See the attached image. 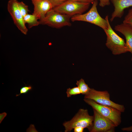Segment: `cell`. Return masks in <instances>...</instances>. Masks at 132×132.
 <instances>
[{"label":"cell","instance_id":"6da1fadb","mask_svg":"<svg viewBox=\"0 0 132 132\" xmlns=\"http://www.w3.org/2000/svg\"><path fill=\"white\" fill-rule=\"evenodd\" d=\"M105 18L108 23L107 28L104 30L107 36L106 46L115 55L128 52L124 40L112 29L109 22L108 16H106Z\"/></svg>","mask_w":132,"mask_h":132},{"label":"cell","instance_id":"7a4b0ae2","mask_svg":"<svg viewBox=\"0 0 132 132\" xmlns=\"http://www.w3.org/2000/svg\"><path fill=\"white\" fill-rule=\"evenodd\" d=\"M93 120V116L89 115L88 110L80 109L70 120L65 122L63 125L65 128V132H70L76 127L87 128L90 132Z\"/></svg>","mask_w":132,"mask_h":132},{"label":"cell","instance_id":"3957f363","mask_svg":"<svg viewBox=\"0 0 132 132\" xmlns=\"http://www.w3.org/2000/svg\"><path fill=\"white\" fill-rule=\"evenodd\" d=\"M89 10L84 14H77L72 16L71 20L88 22L96 25L103 30L108 27L107 21L105 18H102L99 14L97 8L98 0L95 1Z\"/></svg>","mask_w":132,"mask_h":132},{"label":"cell","instance_id":"277c9868","mask_svg":"<svg viewBox=\"0 0 132 132\" xmlns=\"http://www.w3.org/2000/svg\"><path fill=\"white\" fill-rule=\"evenodd\" d=\"M72 16L61 13L52 9L48 11L45 17L39 20L40 24L46 25L53 28H59L71 25L70 20Z\"/></svg>","mask_w":132,"mask_h":132},{"label":"cell","instance_id":"5b68a950","mask_svg":"<svg viewBox=\"0 0 132 132\" xmlns=\"http://www.w3.org/2000/svg\"><path fill=\"white\" fill-rule=\"evenodd\" d=\"M84 101L102 116L112 121L117 127L121 122V112L114 107L98 104L94 100L84 99Z\"/></svg>","mask_w":132,"mask_h":132},{"label":"cell","instance_id":"8992f818","mask_svg":"<svg viewBox=\"0 0 132 132\" xmlns=\"http://www.w3.org/2000/svg\"><path fill=\"white\" fill-rule=\"evenodd\" d=\"M90 4L73 0H67L52 9L58 12L72 16L82 14L88 9Z\"/></svg>","mask_w":132,"mask_h":132},{"label":"cell","instance_id":"52a82bcc","mask_svg":"<svg viewBox=\"0 0 132 132\" xmlns=\"http://www.w3.org/2000/svg\"><path fill=\"white\" fill-rule=\"evenodd\" d=\"M84 98L92 99L100 105L114 107L121 112L125 110L124 105L115 103L110 100V94L107 91H99L91 88L89 92L85 95Z\"/></svg>","mask_w":132,"mask_h":132},{"label":"cell","instance_id":"ba28073f","mask_svg":"<svg viewBox=\"0 0 132 132\" xmlns=\"http://www.w3.org/2000/svg\"><path fill=\"white\" fill-rule=\"evenodd\" d=\"M94 120L91 132H114L116 127L111 121L93 109Z\"/></svg>","mask_w":132,"mask_h":132},{"label":"cell","instance_id":"9c48e42d","mask_svg":"<svg viewBox=\"0 0 132 132\" xmlns=\"http://www.w3.org/2000/svg\"><path fill=\"white\" fill-rule=\"evenodd\" d=\"M17 0H10L8 1L7 9L14 23L18 29L23 34H27L28 30L23 21V17L19 9Z\"/></svg>","mask_w":132,"mask_h":132},{"label":"cell","instance_id":"30bf717a","mask_svg":"<svg viewBox=\"0 0 132 132\" xmlns=\"http://www.w3.org/2000/svg\"><path fill=\"white\" fill-rule=\"evenodd\" d=\"M34 6L33 15L39 20L44 18L47 13L53 8L48 0H31Z\"/></svg>","mask_w":132,"mask_h":132},{"label":"cell","instance_id":"8fae6325","mask_svg":"<svg viewBox=\"0 0 132 132\" xmlns=\"http://www.w3.org/2000/svg\"><path fill=\"white\" fill-rule=\"evenodd\" d=\"M114 10L110 19L112 22L116 18H121L123 15L124 10L132 6V0H111Z\"/></svg>","mask_w":132,"mask_h":132},{"label":"cell","instance_id":"7c38bea8","mask_svg":"<svg viewBox=\"0 0 132 132\" xmlns=\"http://www.w3.org/2000/svg\"><path fill=\"white\" fill-rule=\"evenodd\" d=\"M114 29L124 35L128 52H130L132 54V27L123 23L115 26Z\"/></svg>","mask_w":132,"mask_h":132},{"label":"cell","instance_id":"4fadbf2b","mask_svg":"<svg viewBox=\"0 0 132 132\" xmlns=\"http://www.w3.org/2000/svg\"><path fill=\"white\" fill-rule=\"evenodd\" d=\"M38 19L35 15L28 14L23 17V21L25 24L26 23L28 24V27L29 29L35 26H38L40 24Z\"/></svg>","mask_w":132,"mask_h":132},{"label":"cell","instance_id":"5bb4252c","mask_svg":"<svg viewBox=\"0 0 132 132\" xmlns=\"http://www.w3.org/2000/svg\"><path fill=\"white\" fill-rule=\"evenodd\" d=\"M76 84L79 88L81 94L83 95H85L87 94L91 89L82 78L78 81H77Z\"/></svg>","mask_w":132,"mask_h":132},{"label":"cell","instance_id":"9a60e30c","mask_svg":"<svg viewBox=\"0 0 132 132\" xmlns=\"http://www.w3.org/2000/svg\"><path fill=\"white\" fill-rule=\"evenodd\" d=\"M18 5L19 10L23 17L28 14V12L30 11L28 9V6L23 2H18Z\"/></svg>","mask_w":132,"mask_h":132},{"label":"cell","instance_id":"2e32d148","mask_svg":"<svg viewBox=\"0 0 132 132\" xmlns=\"http://www.w3.org/2000/svg\"><path fill=\"white\" fill-rule=\"evenodd\" d=\"M66 93L67 97L69 98L73 95L80 94L81 93L79 88L77 87L67 89Z\"/></svg>","mask_w":132,"mask_h":132},{"label":"cell","instance_id":"e0dca14e","mask_svg":"<svg viewBox=\"0 0 132 132\" xmlns=\"http://www.w3.org/2000/svg\"><path fill=\"white\" fill-rule=\"evenodd\" d=\"M123 23L132 27V8L129 10Z\"/></svg>","mask_w":132,"mask_h":132},{"label":"cell","instance_id":"ac0fdd59","mask_svg":"<svg viewBox=\"0 0 132 132\" xmlns=\"http://www.w3.org/2000/svg\"><path fill=\"white\" fill-rule=\"evenodd\" d=\"M32 87L30 85L27 86L25 85V86L22 87L20 90V93L19 94H16V97L19 96L21 94H24L27 93L29 91L31 90L32 89Z\"/></svg>","mask_w":132,"mask_h":132},{"label":"cell","instance_id":"d6986e66","mask_svg":"<svg viewBox=\"0 0 132 132\" xmlns=\"http://www.w3.org/2000/svg\"><path fill=\"white\" fill-rule=\"evenodd\" d=\"M51 4L53 8L62 4L67 0H48Z\"/></svg>","mask_w":132,"mask_h":132},{"label":"cell","instance_id":"ffe728a7","mask_svg":"<svg viewBox=\"0 0 132 132\" xmlns=\"http://www.w3.org/2000/svg\"><path fill=\"white\" fill-rule=\"evenodd\" d=\"M99 6L101 7H103L106 6L110 4V1L111 0H99Z\"/></svg>","mask_w":132,"mask_h":132},{"label":"cell","instance_id":"44dd1931","mask_svg":"<svg viewBox=\"0 0 132 132\" xmlns=\"http://www.w3.org/2000/svg\"><path fill=\"white\" fill-rule=\"evenodd\" d=\"M84 128L81 127H76L74 129V132H83Z\"/></svg>","mask_w":132,"mask_h":132},{"label":"cell","instance_id":"7402d4cb","mask_svg":"<svg viewBox=\"0 0 132 132\" xmlns=\"http://www.w3.org/2000/svg\"><path fill=\"white\" fill-rule=\"evenodd\" d=\"M81 2L87 3H92V4L96 0H73Z\"/></svg>","mask_w":132,"mask_h":132},{"label":"cell","instance_id":"603a6c76","mask_svg":"<svg viewBox=\"0 0 132 132\" xmlns=\"http://www.w3.org/2000/svg\"><path fill=\"white\" fill-rule=\"evenodd\" d=\"M7 115V113L5 112L0 114V123H1L4 118Z\"/></svg>","mask_w":132,"mask_h":132},{"label":"cell","instance_id":"cb8c5ba5","mask_svg":"<svg viewBox=\"0 0 132 132\" xmlns=\"http://www.w3.org/2000/svg\"><path fill=\"white\" fill-rule=\"evenodd\" d=\"M121 130L123 131H127L128 132L132 131V126L130 127L123 128Z\"/></svg>","mask_w":132,"mask_h":132},{"label":"cell","instance_id":"d4e9b609","mask_svg":"<svg viewBox=\"0 0 132 132\" xmlns=\"http://www.w3.org/2000/svg\"></svg>","mask_w":132,"mask_h":132}]
</instances>
